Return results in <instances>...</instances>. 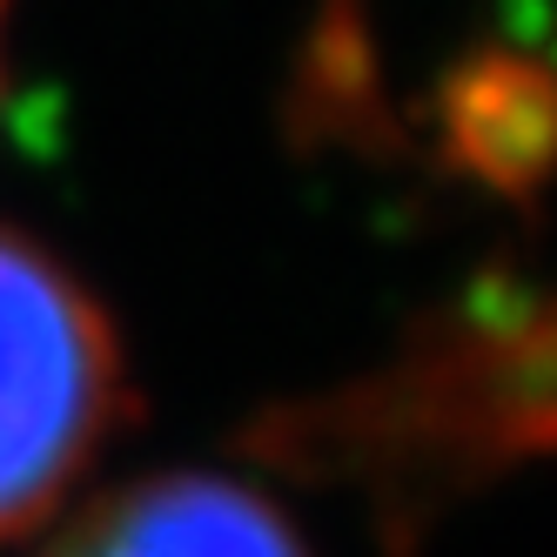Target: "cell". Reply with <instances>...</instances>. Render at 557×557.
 Segmentation results:
<instances>
[{
    "instance_id": "obj_2",
    "label": "cell",
    "mask_w": 557,
    "mask_h": 557,
    "mask_svg": "<svg viewBox=\"0 0 557 557\" xmlns=\"http://www.w3.org/2000/svg\"><path fill=\"white\" fill-rule=\"evenodd\" d=\"M48 557H309L289 517L228 476H148L95 504Z\"/></svg>"
},
{
    "instance_id": "obj_1",
    "label": "cell",
    "mask_w": 557,
    "mask_h": 557,
    "mask_svg": "<svg viewBox=\"0 0 557 557\" xmlns=\"http://www.w3.org/2000/svg\"><path fill=\"white\" fill-rule=\"evenodd\" d=\"M128 417L101 302L27 235L0 228V544L48 524Z\"/></svg>"
},
{
    "instance_id": "obj_3",
    "label": "cell",
    "mask_w": 557,
    "mask_h": 557,
    "mask_svg": "<svg viewBox=\"0 0 557 557\" xmlns=\"http://www.w3.org/2000/svg\"><path fill=\"white\" fill-rule=\"evenodd\" d=\"M0 82H8V0H0Z\"/></svg>"
}]
</instances>
